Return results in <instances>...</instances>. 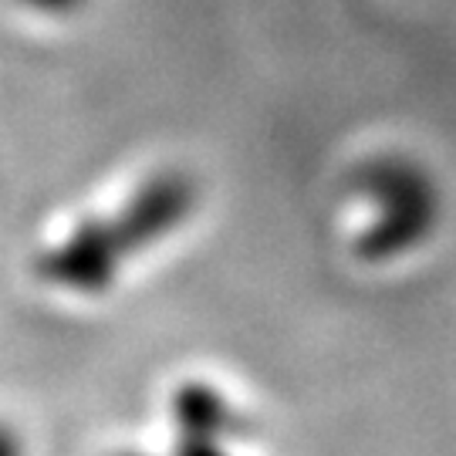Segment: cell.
Returning <instances> with one entry per match:
<instances>
[{"label":"cell","mask_w":456,"mask_h":456,"mask_svg":"<svg viewBox=\"0 0 456 456\" xmlns=\"http://www.w3.org/2000/svg\"><path fill=\"white\" fill-rule=\"evenodd\" d=\"M200 186L183 169L149 176L115 213L92 216L68 233L61 244L41 254V277L75 294H102L115 284L129 257L163 244L173 230L193 216Z\"/></svg>","instance_id":"cell-1"},{"label":"cell","mask_w":456,"mask_h":456,"mask_svg":"<svg viewBox=\"0 0 456 456\" xmlns=\"http://www.w3.org/2000/svg\"><path fill=\"white\" fill-rule=\"evenodd\" d=\"M352 186L375 207L372 224L355 240L362 261L403 257L440 224V190L416 159L375 156L355 169Z\"/></svg>","instance_id":"cell-2"},{"label":"cell","mask_w":456,"mask_h":456,"mask_svg":"<svg viewBox=\"0 0 456 456\" xmlns=\"http://www.w3.org/2000/svg\"><path fill=\"white\" fill-rule=\"evenodd\" d=\"M173 419L190 433H210V436L237 433V412L224 399V392H216L210 382H193V379L173 392Z\"/></svg>","instance_id":"cell-3"},{"label":"cell","mask_w":456,"mask_h":456,"mask_svg":"<svg viewBox=\"0 0 456 456\" xmlns=\"http://www.w3.org/2000/svg\"><path fill=\"white\" fill-rule=\"evenodd\" d=\"M169 456H230V453L224 450V436L180 429V436L173 443V453Z\"/></svg>","instance_id":"cell-4"},{"label":"cell","mask_w":456,"mask_h":456,"mask_svg":"<svg viewBox=\"0 0 456 456\" xmlns=\"http://www.w3.org/2000/svg\"><path fill=\"white\" fill-rule=\"evenodd\" d=\"M24 7H31L34 14H45V17H71L78 14L88 0H20Z\"/></svg>","instance_id":"cell-5"},{"label":"cell","mask_w":456,"mask_h":456,"mask_svg":"<svg viewBox=\"0 0 456 456\" xmlns=\"http://www.w3.org/2000/svg\"><path fill=\"white\" fill-rule=\"evenodd\" d=\"M0 456H24L17 433L7 423H0Z\"/></svg>","instance_id":"cell-6"},{"label":"cell","mask_w":456,"mask_h":456,"mask_svg":"<svg viewBox=\"0 0 456 456\" xmlns=\"http://www.w3.org/2000/svg\"><path fill=\"white\" fill-rule=\"evenodd\" d=\"M112 456H146V453H135V450H122V453H112Z\"/></svg>","instance_id":"cell-7"}]
</instances>
